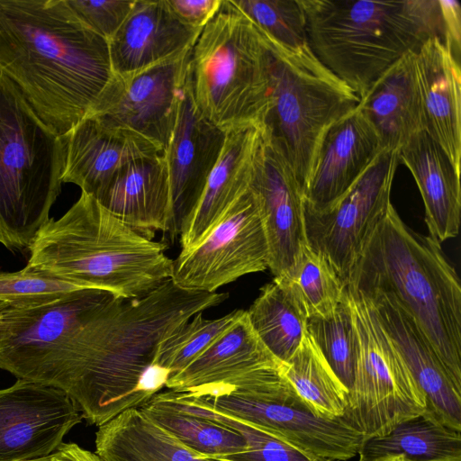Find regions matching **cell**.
<instances>
[{
  "instance_id": "6da1fadb",
  "label": "cell",
  "mask_w": 461,
  "mask_h": 461,
  "mask_svg": "<svg viewBox=\"0 0 461 461\" xmlns=\"http://www.w3.org/2000/svg\"><path fill=\"white\" fill-rule=\"evenodd\" d=\"M228 297L185 290L171 278L139 298L111 295L39 383L65 392L99 427L166 387L169 373L157 363L160 342Z\"/></svg>"
},
{
  "instance_id": "7a4b0ae2",
  "label": "cell",
  "mask_w": 461,
  "mask_h": 461,
  "mask_svg": "<svg viewBox=\"0 0 461 461\" xmlns=\"http://www.w3.org/2000/svg\"><path fill=\"white\" fill-rule=\"evenodd\" d=\"M0 72L60 136L90 113L113 77L108 41L65 0H0Z\"/></svg>"
},
{
  "instance_id": "3957f363",
  "label": "cell",
  "mask_w": 461,
  "mask_h": 461,
  "mask_svg": "<svg viewBox=\"0 0 461 461\" xmlns=\"http://www.w3.org/2000/svg\"><path fill=\"white\" fill-rule=\"evenodd\" d=\"M345 286L393 297L461 389V285L439 242L408 227L391 204L366 241Z\"/></svg>"
},
{
  "instance_id": "277c9868",
  "label": "cell",
  "mask_w": 461,
  "mask_h": 461,
  "mask_svg": "<svg viewBox=\"0 0 461 461\" xmlns=\"http://www.w3.org/2000/svg\"><path fill=\"white\" fill-rule=\"evenodd\" d=\"M165 249L81 192L63 216L50 218L39 231L27 266L85 289L134 299L171 278L173 259Z\"/></svg>"
},
{
  "instance_id": "5b68a950",
  "label": "cell",
  "mask_w": 461,
  "mask_h": 461,
  "mask_svg": "<svg viewBox=\"0 0 461 461\" xmlns=\"http://www.w3.org/2000/svg\"><path fill=\"white\" fill-rule=\"evenodd\" d=\"M307 42L359 97L428 39L445 38L438 0H301Z\"/></svg>"
},
{
  "instance_id": "8992f818",
  "label": "cell",
  "mask_w": 461,
  "mask_h": 461,
  "mask_svg": "<svg viewBox=\"0 0 461 461\" xmlns=\"http://www.w3.org/2000/svg\"><path fill=\"white\" fill-rule=\"evenodd\" d=\"M270 65L265 34L231 0H222L190 50L186 82L199 111L226 133L263 124Z\"/></svg>"
},
{
  "instance_id": "52a82bcc",
  "label": "cell",
  "mask_w": 461,
  "mask_h": 461,
  "mask_svg": "<svg viewBox=\"0 0 461 461\" xmlns=\"http://www.w3.org/2000/svg\"><path fill=\"white\" fill-rule=\"evenodd\" d=\"M65 140L0 72V243L28 249L61 190Z\"/></svg>"
},
{
  "instance_id": "ba28073f",
  "label": "cell",
  "mask_w": 461,
  "mask_h": 461,
  "mask_svg": "<svg viewBox=\"0 0 461 461\" xmlns=\"http://www.w3.org/2000/svg\"><path fill=\"white\" fill-rule=\"evenodd\" d=\"M265 36L271 65L269 105L263 124L304 191L323 136L357 107L360 97L318 59L308 44L288 48Z\"/></svg>"
},
{
  "instance_id": "9c48e42d",
  "label": "cell",
  "mask_w": 461,
  "mask_h": 461,
  "mask_svg": "<svg viewBox=\"0 0 461 461\" xmlns=\"http://www.w3.org/2000/svg\"><path fill=\"white\" fill-rule=\"evenodd\" d=\"M181 393L333 461L356 456L363 442L362 434L344 417L325 419L314 414L283 375L281 367L255 369Z\"/></svg>"
},
{
  "instance_id": "30bf717a",
  "label": "cell",
  "mask_w": 461,
  "mask_h": 461,
  "mask_svg": "<svg viewBox=\"0 0 461 461\" xmlns=\"http://www.w3.org/2000/svg\"><path fill=\"white\" fill-rule=\"evenodd\" d=\"M345 290L357 348L344 418L365 440L384 435L399 423L423 413L426 402L369 298L353 288L345 286Z\"/></svg>"
},
{
  "instance_id": "8fae6325",
  "label": "cell",
  "mask_w": 461,
  "mask_h": 461,
  "mask_svg": "<svg viewBox=\"0 0 461 461\" xmlns=\"http://www.w3.org/2000/svg\"><path fill=\"white\" fill-rule=\"evenodd\" d=\"M113 294L77 290L31 308L0 303V369L39 383L94 312Z\"/></svg>"
},
{
  "instance_id": "7c38bea8",
  "label": "cell",
  "mask_w": 461,
  "mask_h": 461,
  "mask_svg": "<svg viewBox=\"0 0 461 461\" xmlns=\"http://www.w3.org/2000/svg\"><path fill=\"white\" fill-rule=\"evenodd\" d=\"M268 268L259 198L250 187L194 247L173 260L171 279L194 292L214 293L246 275Z\"/></svg>"
},
{
  "instance_id": "4fadbf2b",
  "label": "cell",
  "mask_w": 461,
  "mask_h": 461,
  "mask_svg": "<svg viewBox=\"0 0 461 461\" xmlns=\"http://www.w3.org/2000/svg\"><path fill=\"white\" fill-rule=\"evenodd\" d=\"M398 163V151L384 149L332 205L317 211L303 204L307 244L330 262L344 285L366 241L392 204Z\"/></svg>"
},
{
  "instance_id": "5bb4252c",
  "label": "cell",
  "mask_w": 461,
  "mask_h": 461,
  "mask_svg": "<svg viewBox=\"0 0 461 461\" xmlns=\"http://www.w3.org/2000/svg\"><path fill=\"white\" fill-rule=\"evenodd\" d=\"M190 50L137 72L113 74L87 116L137 132L165 151L176 124Z\"/></svg>"
},
{
  "instance_id": "9a60e30c",
  "label": "cell",
  "mask_w": 461,
  "mask_h": 461,
  "mask_svg": "<svg viewBox=\"0 0 461 461\" xmlns=\"http://www.w3.org/2000/svg\"><path fill=\"white\" fill-rule=\"evenodd\" d=\"M83 420L62 390L25 379L0 389V461H29L51 454Z\"/></svg>"
},
{
  "instance_id": "2e32d148",
  "label": "cell",
  "mask_w": 461,
  "mask_h": 461,
  "mask_svg": "<svg viewBox=\"0 0 461 461\" xmlns=\"http://www.w3.org/2000/svg\"><path fill=\"white\" fill-rule=\"evenodd\" d=\"M251 187L259 198L268 246V268L274 277H279L292 268L302 246L307 242L304 196L290 164L271 140L265 126Z\"/></svg>"
},
{
  "instance_id": "e0dca14e",
  "label": "cell",
  "mask_w": 461,
  "mask_h": 461,
  "mask_svg": "<svg viewBox=\"0 0 461 461\" xmlns=\"http://www.w3.org/2000/svg\"><path fill=\"white\" fill-rule=\"evenodd\" d=\"M225 134L199 111L185 79L176 124L165 150L170 185L167 232L172 239L179 237L184 221L196 206Z\"/></svg>"
},
{
  "instance_id": "ac0fdd59",
  "label": "cell",
  "mask_w": 461,
  "mask_h": 461,
  "mask_svg": "<svg viewBox=\"0 0 461 461\" xmlns=\"http://www.w3.org/2000/svg\"><path fill=\"white\" fill-rule=\"evenodd\" d=\"M62 183H73L95 199L130 163L165 154L157 143L132 131L86 116L66 135Z\"/></svg>"
},
{
  "instance_id": "d6986e66",
  "label": "cell",
  "mask_w": 461,
  "mask_h": 461,
  "mask_svg": "<svg viewBox=\"0 0 461 461\" xmlns=\"http://www.w3.org/2000/svg\"><path fill=\"white\" fill-rule=\"evenodd\" d=\"M361 293L373 303L379 321L422 393L425 411L461 431V389L454 384L413 318L389 294Z\"/></svg>"
},
{
  "instance_id": "ffe728a7",
  "label": "cell",
  "mask_w": 461,
  "mask_h": 461,
  "mask_svg": "<svg viewBox=\"0 0 461 461\" xmlns=\"http://www.w3.org/2000/svg\"><path fill=\"white\" fill-rule=\"evenodd\" d=\"M384 150L374 127L357 107L329 128L304 188V204L321 211L336 203Z\"/></svg>"
},
{
  "instance_id": "44dd1931",
  "label": "cell",
  "mask_w": 461,
  "mask_h": 461,
  "mask_svg": "<svg viewBox=\"0 0 461 461\" xmlns=\"http://www.w3.org/2000/svg\"><path fill=\"white\" fill-rule=\"evenodd\" d=\"M185 24L167 0H135L109 40L114 75L137 72L189 51L200 32Z\"/></svg>"
},
{
  "instance_id": "7402d4cb",
  "label": "cell",
  "mask_w": 461,
  "mask_h": 461,
  "mask_svg": "<svg viewBox=\"0 0 461 461\" xmlns=\"http://www.w3.org/2000/svg\"><path fill=\"white\" fill-rule=\"evenodd\" d=\"M415 71L424 131L440 146L457 173L461 158V70L447 38L428 39L415 51Z\"/></svg>"
},
{
  "instance_id": "603a6c76",
  "label": "cell",
  "mask_w": 461,
  "mask_h": 461,
  "mask_svg": "<svg viewBox=\"0 0 461 461\" xmlns=\"http://www.w3.org/2000/svg\"><path fill=\"white\" fill-rule=\"evenodd\" d=\"M263 129V124H255L226 132L220 156L203 194L182 225L179 234L181 251L199 243L251 187Z\"/></svg>"
},
{
  "instance_id": "cb8c5ba5",
  "label": "cell",
  "mask_w": 461,
  "mask_h": 461,
  "mask_svg": "<svg viewBox=\"0 0 461 461\" xmlns=\"http://www.w3.org/2000/svg\"><path fill=\"white\" fill-rule=\"evenodd\" d=\"M97 202L140 235L153 240L167 232L170 185L165 154L137 159L123 167Z\"/></svg>"
},
{
  "instance_id": "d4e9b609",
  "label": "cell",
  "mask_w": 461,
  "mask_h": 461,
  "mask_svg": "<svg viewBox=\"0 0 461 461\" xmlns=\"http://www.w3.org/2000/svg\"><path fill=\"white\" fill-rule=\"evenodd\" d=\"M398 158L420 192L429 236L439 243L456 237L461 214L460 174L443 149L422 130L399 149Z\"/></svg>"
},
{
  "instance_id": "484cf974",
  "label": "cell",
  "mask_w": 461,
  "mask_h": 461,
  "mask_svg": "<svg viewBox=\"0 0 461 461\" xmlns=\"http://www.w3.org/2000/svg\"><path fill=\"white\" fill-rule=\"evenodd\" d=\"M414 52L387 68L360 96L357 105L376 131L384 149L398 151L424 130Z\"/></svg>"
},
{
  "instance_id": "4316f807",
  "label": "cell",
  "mask_w": 461,
  "mask_h": 461,
  "mask_svg": "<svg viewBox=\"0 0 461 461\" xmlns=\"http://www.w3.org/2000/svg\"><path fill=\"white\" fill-rule=\"evenodd\" d=\"M280 363L253 330L247 311L186 367L170 376L166 388L189 391Z\"/></svg>"
},
{
  "instance_id": "83f0119b",
  "label": "cell",
  "mask_w": 461,
  "mask_h": 461,
  "mask_svg": "<svg viewBox=\"0 0 461 461\" xmlns=\"http://www.w3.org/2000/svg\"><path fill=\"white\" fill-rule=\"evenodd\" d=\"M95 444L105 461H221L201 457L140 408L99 426Z\"/></svg>"
},
{
  "instance_id": "f1b7e54d",
  "label": "cell",
  "mask_w": 461,
  "mask_h": 461,
  "mask_svg": "<svg viewBox=\"0 0 461 461\" xmlns=\"http://www.w3.org/2000/svg\"><path fill=\"white\" fill-rule=\"evenodd\" d=\"M460 432L424 411L384 435L363 440L358 461L387 456H402L408 461H461Z\"/></svg>"
},
{
  "instance_id": "f546056e",
  "label": "cell",
  "mask_w": 461,
  "mask_h": 461,
  "mask_svg": "<svg viewBox=\"0 0 461 461\" xmlns=\"http://www.w3.org/2000/svg\"><path fill=\"white\" fill-rule=\"evenodd\" d=\"M247 313L265 347L280 363H286L304 338L308 319L293 294L273 279L260 289Z\"/></svg>"
},
{
  "instance_id": "4dcf8cb0",
  "label": "cell",
  "mask_w": 461,
  "mask_h": 461,
  "mask_svg": "<svg viewBox=\"0 0 461 461\" xmlns=\"http://www.w3.org/2000/svg\"><path fill=\"white\" fill-rule=\"evenodd\" d=\"M281 372L314 414L325 419L344 417L349 392L331 370L307 330L295 353L282 364Z\"/></svg>"
},
{
  "instance_id": "1f68e13d",
  "label": "cell",
  "mask_w": 461,
  "mask_h": 461,
  "mask_svg": "<svg viewBox=\"0 0 461 461\" xmlns=\"http://www.w3.org/2000/svg\"><path fill=\"white\" fill-rule=\"evenodd\" d=\"M140 409L201 457L219 460L246 451V441L235 429L178 410L156 394Z\"/></svg>"
},
{
  "instance_id": "d6a6232c",
  "label": "cell",
  "mask_w": 461,
  "mask_h": 461,
  "mask_svg": "<svg viewBox=\"0 0 461 461\" xmlns=\"http://www.w3.org/2000/svg\"><path fill=\"white\" fill-rule=\"evenodd\" d=\"M156 395L178 410L235 429L244 438L246 451L219 459L221 461H333L302 450L251 424L196 402L180 392L167 389Z\"/></svg>"
},
{
  "instance_id": "836d02e7",
  "label": "cell",
  "mask_w": 461,
  "mask_h": 461,
  "mask_svg": "<svg viewBox=\"0 0 461 461\" xmlns=\"http://www.w3.org/2000/svg\"><path fill=\"white\" fill-rule=\"evenodd\" d=\"M274 280L289 290L308 318L331 314L345 295V285L333 267L305 242L292 267Z\"/></svg>"
},
{
  "instance_id": "e575fe53",
  "label": "cell",
  "mask_w": 461,
  "mask_h": 461,
  "mask_svg": "<svg viewBox=\"0 0 461 461\" xmlns=\"http://www.w3.org/2000/svg\"><path fill=\"white\" fill-rule=\"evenodd\" d=\"M306 330L328 365L348 390L354 381L357 339L348 295L330 315L307 319Z\"/></svg>"
},
{
  "instance_id": "d590c367",
  "label": "cell",
  "mask_w": 461,
  "mask_h": 461,
  "mask_svg": "<svg viewBox=\"0 0 461 461\" xmlns=\"http://www.w3.org/2000/svg\"><path fill=\"white\" fill-rule=\"evenodd\" d=\"M244 311L235 310L216 319H205L203 312L193 316L160 342L158 365L169 373V377L176 375L237 321Z\"/></svg>"
},
{
  "instance_id": "8d00e7d4",
  "label": "cell",
  "mask_w": 461,
  "mask_h": 461,
  "mask_svg": "<svg viewBox=\"0 0 461 461\" xmlns=\"http://www.w3.org/2000/svg\"><path fill=\"white\" fill-rule=\"evenodd\" d=\"M267 37L288 48L308 44L301 0H231Z\"/></svg>"
},
{
  "instance_id": "74e56055",
  "label": "cell",
  "mask_w": 461,
  "mask_h": 461,
  "mask_svg": "<svg viewBox=\"0 0 461 461\" xmlns=\"http://www.w3.org/2000/svg\"><path fill=\"white\" fill-rule=\"evenodd\" d=\"M84 289L27 265L15 272L0 271V303L13 308L41 306Z\"/></svg>"
},
{
  "instance_id": "f35d334b",
  "label": "cell",
  "mask_w": 461,
  "mask_h": 461,
  "mask_svg": "<svg viewBox=\"0 0 461 461\" xmlns=\"http://www.w3.org/2000/svg\"><path fill=\"white\" fill-rule=\"evenodd\" d=\"M65 2L85 25L109 41L123 23L135 0H65Z\"/></svg>"
},
{
  "instance_id": "ab89813d",
  "label": "cell",
  "mask_w": 461,
  "mask_h": 461,
  "mask_svg": "<svg viewBox=\"0 0 461 461\" xmlns=\"http://www.w3.org/2000/svg\"><path fill=\"white\" fill-rule=\"evenodd\" d=\"M167 3L185 24L202 30L215 15L222 0H167Z\"/></svg>"
},
{
  "instance_id": "60d3db41",
  "label": "cell",
  "mask_w": 461,
  "mask_h": 461,
  "mask_svg": "<svg viewBox=\"0 0 461 461\" xmlns=\"http://www.w3.org/2000/svg\"><path fill=\"white\" fill-rule=\"evenodd\" d=\"M445 28V38L458 59L461 38V7L456 0H438Z\"/></svg>"
},
{
  "instance_id": "b9f144b4",
  "label": "cell",
  "mask_w": 461,
  "mask_h": 461,
  "mask_svg": "<svg viewBox=\"0 0 461 461\" xmlns=\"http://www.w3.org/2000/svg\"><path fill=\"white\" fill-rule=\"evenodd\" d=\"M29 461H105L95 452L74 442H62L51 454Z\"/></svg>"
},
{
  "instance_id": "7bdbcfd3",
  "label": "cell",
  "mask_w": 461,
  "mask_h": 461,
  "mask_svg": "<svg viewBox=\"0 0 461 461\" xmlns=\"http://www.w3.org/2000/svg\"><path fill=\"white\" fill-rule=\"evenodd\" d=\"M375 461H408L405 457L402 456H387L381 457L379 459H376Z\"/></svg>"
},
{
  "instance_id": "ee69618b",
  "label": "cell",
  "mask_w": 461,
  "mask_h": 461,
  "mask_svg": "<svg viewBox=\"0 0 461 461\" xmlns=\"http://www.w3.org/2000/svg\"><path fill=\"white\" fill-rule=\"evenodd\" d=\"M2 319H3V315H2L1 309H0V328H1V324H2Z\"/></svg>"
}]
</instances>
